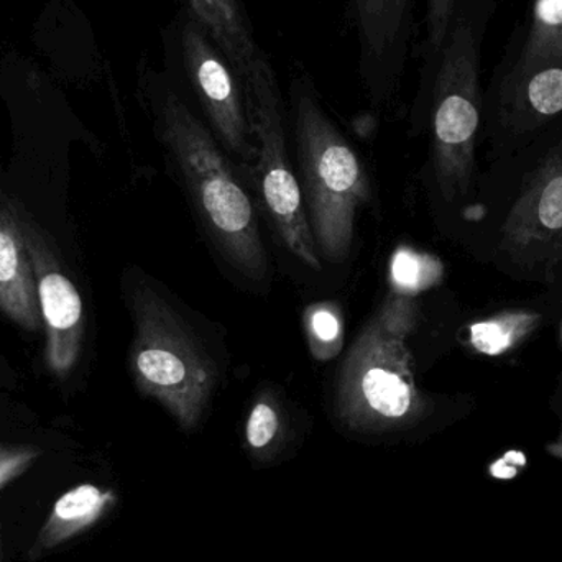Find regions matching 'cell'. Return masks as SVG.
Instances as JSON below:
<instances>
[{"label": "cell", "instance_id": "cell-1", "mask_svg": "<svg viewBox=\"0 0 562 562\" xmlns=\"http://www.w3.org/2000/svg\"><path fill=\"white\" fill-rule=\"evenodd\" d=\"M148 78L158 135L180 170L207 236L244 279L263 283L270 266L256 207L223 145L188 104L171 72H151Z\"/></svg>", "mask_w": 562, "mask_h": 562}, {"label": "cell", "instance_id": "cell-2", "mask_svg": "<svg viewBox=\"0 0 562 562\" xmlns=\"http://www.w3.org/2000/svg\"><path fill=\"white\" fill-rule=\"evenodd\" d=\"M288 101L301 194L317 252L329 262H344L352 249L357 211L370 198L362 161L327 115L313 78L303 69L291 76Z\"/></svg>", "mask_w": 562, "mask_h": 562}, {"label": "cell", "instance_id": "cell-3", "mask_svg": "<svg viewBox=\"0 0 562 562\" xmlns=\"http://www.w3.org/2000/svg\"><path fill=\"white\" fill-rule=\"evenodd\" d=\"M501 0H464L439 53L429 91L432 164L446 200L471 188L475 144L484 117L482 46Z\"/></svg>", "mask_w": 562, "mask_h": 562}, {"label": "cell", "instance_id": "cell-4", "mask_svg": "<svg viewBox=\"0 0 562 562\" xmlns=\"http://www.w3.org/2000/svg\"><path fill=\"white\" fill-rule=\"evenodd\" d=\"M495 138L527 144L562 117V0H530L485 91Z\"/></svg>", "mask_w": 562, "mask_h": 562}, {"label": "cell", "instance_id": "cell-5", "mask_svg": "<svg viewBox=\"0 0 562 562\" xmlns=\"http://www.w3.org/2000/svg\"><path fill=\"white\" fill-rule=\"evenodd\" d=\"M127 301L135 327L131 346L135 385L181 425L193 426L220 382L213 357L173 304L147 281H128Z\"/></svg>", "mask_w": 562, "mask_h": 562}, {"label": "cell", "instance_id": "cell-6", "mask_svg": "<svg viewBox=\"0 0 562 562\" xmlns=\"http://www.w3.org/2000/svg\"><path fill=\"white\" fill-rule=\"evenodd\" d=\"M246 91L263 204L291 256L307 269L321 270L319 252L307 223L301 187L288 161L283 95L267 53L254 68Z\"/></svg>", "mask_w": 562, "mask_h": 562}, {"label": "cell", "instance_id": "cell-7", "mask_svg": "<svg viewBox=\"0 0 562 562\" xmlns=\"http://www.w3.org/2000/svg\"><path fill=\"white\" fill-rule=\"evenodd\" d=\"M170 72L190 88L224 150L247 164L256 161L247 91L243 79L216 43L184 13H175L168 26Z\"/></svg>", "mask_w": 562, "mask_h": 562}, {"label": "cell", "instance_id": "cell-8", "mask_svg": "<svg viewBox=\"0 0 562 562\" xmlns=\"http://www.w3.org/2000/svg\"><path fill=\"white\" fill-rule=\"evenodd\" d=\"M347 412L398 422L418 405L409 353L386 323L369 326L344 367L340 390Z\"/></svg>", "mask_w": 562, "mask_h": 562}, {"label": "cell", "instance_id": "cell-9", "mask_svg": "<svg viewBox=\"0 0 562 562\" xmlns=\"http://www.w3.org/2000/svg\"><path fill=\"white\" fill-rule=\"evenodd\" d=\"M13 206L35 272L40 313L45 329L46 369L56 379L66 380L81 357L85 340V304L81 293L69 279L49 234L15 201Z\"/></svg>", "mask_w": 562, "mask_h": 562}, {"label": "cell", "instance_id": "cell-10", "mask_svg": "<svg viewBox=\"0 0 562 562\" xmlns=\"http://www.w3.org/2000/svg\"><path fill=\"white\" fill-rule=\"evenodd\" d=\"M416 0H347L357 42V71L370 101H389L408 66Z\"/></svg>", "mask_w": 562, "mask_h": 562}, {"label": "cell", "instance_id": "cell-11", "mask_svg": "<svg viewBox=\"0 0 562 562\" xmlns=\"http://www.w3.org/2000/svg\"><path fill=\"white\" fill-rule=\"evenodd\" d=\"M554 140L504 226V247L530 266L557 256L562 244V117Z\"/></svg>", "mask_w": 562, "mask_h": 562}, {"label": "cell", "instance_id": "cell-12", "mask_svg": "<svg viewBox=\"0 0 562 562\" xmlns=\"http://www.w3.org/2000/svg\"><path fill=\"white\" fill-rule=\"evenodd\" d=\"M0 313L29 333L43 327L35 272L13 201L0 200Z\"/></svg>", "mask_w": 562, "mask_h": 562}, {"label": "cell", "instance_id": "cell-13", "mask_svg": "<svg viewBox=\"0 0 562 562\" xmlns=\"http://www.w3.org/2000/svg\"><path fill=\"white\" fill-rule=\"evenodd\" d=\"M226 55L244 85L266 55L244 0H173Z\"/></svg>", "mask_w": 562, "mask_h": 562}, {"label": "cell", "instance_id": "cell-14", "mask_svg": "<svg viewBox=\"0 0 562 562\" xmlns=\"http://www.w3.org/2000/svg\"><path fill=\"white\" fill-rule=\"evenodd\" d=\"M464 0H426L425 38L419 48V85L416 105L428 111L429 91L439 53Z\"/></svg>", "mask_w": 562, "mask_h": 562}, {"label": "cell", "instance_id": "cell-15", "mask_svg": "<svg viewBox=\"0 0 562 562\" xmlns=\"http://www.w3.org/2000/svg\"><path fill=\"white\" fill-rule=\"evenodd\" d=\"M105 495L94 485H79L66 492L53 508L52 518L42 535L46 547H55L65 538L94 521L104 507Z\"/></svg>", "mask_w": 562, "mask_h": 562}, {"label": "cell", "instance_id": "cell-16", "mask_svg": "<svg viewBox=\"0 0 562 562\" xmlns=\"http://www.w3.org/2000/svg\"><path fill=\"white\" fill-rule=\"evenodd\" d=\"M540 324V316L533 313H502L491 319L472 324L469 330L471 344L485 356L497 357L517 347L530 336Z\"/></svg>", "mask_w": 562, "mask_h": 562}, {"label": "cell", "instance_id": "cell-17", "mask_svg": "<svg viewBox=\"0 0 562 562\" xmlns=\"http://www.w3.org/2000/svg\"><path fill=\"white\" fill-rule=\"evenodd\" d=\"M441 263L412 250H400L392 263L396 286L405 291H419L431 286L441 277Z\"/></svg>", "mask_w": 562, "mask_h": 562}, {"label": "cell", "instance_id": "cell-18", "mask_svg": "<svg viewBox=\"0 0 562 562\" xmlns=\"http://www.w3.org/2000/svg\"><path fill=\"white\" fill-rule=\"evenodd\" d=\"M279 431V416L270 403L260 402L254 406L247 423V439L256 449L266 448Z\"/></svg>", "mask_w": 562, "mask_h": 562}, {"label": "cell", "instance_id": "cell-19", "mask_svg": "<svg viewBox=\"0 0 562 562\" xmlns=\"http://www.w3.org/2000/svg\"><path fill=\"white\" fill-rule=\"evenodd\" d=\"M38 452L30 448H3L0 446V485L22 472Z\"/></svg>", "mask_w": 562, "mask_h": 562}, {"label": "cell", "instance_id": "cell-20", "mask_svg": "<svg viewBox=\"0 0 562 562\" xmlns=\"http://www.w3.org/2000/svg\"><path fill=\"white\" fill-rule=\"evenodd\" d=\"M311 334L317 344L330 346L339 339V321L334 316L333 311L327 307L314 311L310 319Z\"/></svg>", "mask_w": 562, "mask_h": 562}, {"label": "cell", "instance_id": "cell-21", "mask_svg": "<svg viewBox=\"0 0 562 562\" xmlns=\"http://www.w3.org/2000/svg\"><path fill=\"white\" fill-rule=\"evenodd\" d=\"M550 451L553 452V454L560 456V458H562V435L560 441L554 442V445L551 446Z\"/></svg>", "mask_w": 562, "mask_h": 562}]
</instances>
